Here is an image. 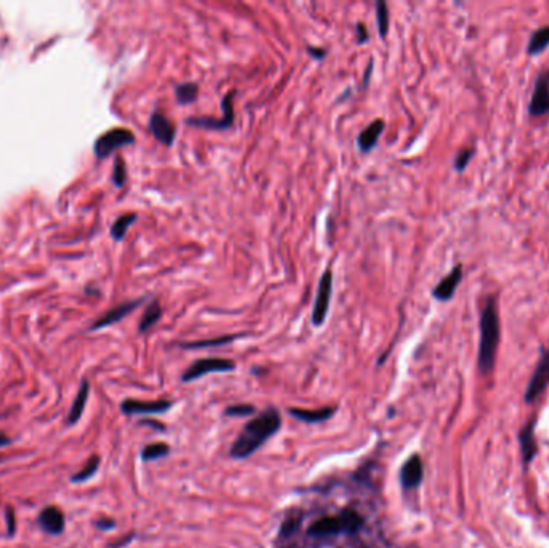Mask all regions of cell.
I'll list each match as a JSON object with an SVG mask.
<instances>
[{
    "label": "cell",
    "mask_w": 549,
    "mask_h": 548,
    "mask_svg": "<svg viewBox=\"0 0 549 548\" xmlns=\"http://www.w3.org/2000/svg\"><path fill=\"white\" fill-rule=\"evenodd\" d=\"M281 428V416L276 409H267L259 416L251 420L244 426L241 434L230 449V455L236 460L251 457L252 453L259 451L264 444L269 441L271 436L278 433Z\"/></svg>",
    "instance_id": "obj_1"
},
{
    "label": "cell",
    "mask_w": 549,
    "mask_h": 548,
    "mask_svg": "<svg viewBox=\"0 0 549 548\" xmlns=\"http://www.w3.org/2000/svg\"><path fill=\"white\" fill-rule=\"evenodd\" d=\"M500 341V322L495 299L490 298L480 317V349H478V367L483 373L491 372L495 365L496 349Z\"/></svg>",
    "instance_id": "obj_2"
},
{
    "label": "cell",
    "mask_w": 549,
    "mask_h": 548,
    "mask_svg": "<svg viewBox=\"0 0 549 548\" xmlns=\"http://www.w3.org/2000/svg\"><path fill=\"white\" fill-rule=\"evenodd\" d=\"M135 142V135L130 132L129 129L116 128L105 132L97 139L95 145H93V152L98 159H105L110 156L112 152L119 150L122 147H127Z\"/></svg>",
    "instance_id": "obj_3"
},
{
    "label": "cell",
    "mask_w": 549,
    "mask_h": 548,
    "mask_svg": "<svg viewBox=\"0 0 549 548\" xmlns=\"http://www.w3.org/2000/svg\"><path fill=\"white\" fill-rule=\"evenodd\" d=\"M234 362L228 359H219V357H210V359H199L190 365V368L186 370L185 373L182 374V381L183 383H190L195 381V379L203 378L204 374L209 373H222V372H232L234 370Z\"/></svg>",
    "instance_id": "obj_4"
},
{
    "label": "cell",
    "mask_w": 549,
    "mask_h": 548,
    "mask_svg": "<svg viewBox=\"0 0 549 548\" xmlns=\"http://www.w3.org/2000/svg\"><path fill=\"white\" fill-rule=\"evenodd\" d=\"M331 296H332V272L326 270L325 274L321 275L320 283H318L315 304H313L312 323L315 326H321L323 322L326 320L328 311H330Z\"/></svg>",
    "instance_id": "obj_5"
},
{
    "label": "cell",
    "mask_w": 549,
    "mask_h": 548,
    "mask_svg": "<svg viewBox=\"0 0 549 548\" xmlns=\"http://www.w3.org/2000/svg\"><path fill=\"white\" fill-rule=\"evenodd\" d=\"M233 97L234 92H228L227 95L223 97L222 100V108H223V118L214 119V118H190L186 119V124L188 126H196V128H204V129H228L232 128L234 123V111H233Z\"/></svg>",
    "instance_id": "obj_6"
},
{
    "label": "cell",
    "mask_w": 549,
    "mask_h": 548,
    "mask_svg": "<svg viewBox=\"0 0 549 548\" xmlns=\"http://www.w3.org/2000/svg\"><path fill=\"white\" fill-rule=\"evenodd\" d=\"M548 385H549V354L546 350H543L541 359H539V362L537 365V370H535L533 377L530 379L527 386V391H525V401L533 402L544 390H546Z\"/></svg>",
    "instance_id": "obj_7"
},
{
    "label": "cell",
    "mask_w": 549,
    "mask_h": 548,
    "mask_svg": "<svg viewBox=\"0 0 549 548\" xmlns=\"http://www.w3.org/2000/svg\"><path fill=\"white\" fill-rule=\"evenodd\" d=\"M172 407L171 401H124L121 410L125 415H154L164 414Z\"/></svg>",
    "instance_id": "obj_8"
},
{
    "label": "cell",
    "mask_w": 549,
    "mask_h": 548,
    "mask_svg": "<svg viewBox=\"0 0 549 548\" xmlns=\"http://www.w3.org/2000/svg\"><path fill=\"white\" fill-rule=\"evenodd\" d=\"M528 111L532 116H543L549 113V73H543L538 78Z\"/></svg>",
    "instance_id": "obj_9"
},
{
    "label": "cell",
    "mask_w": 549,
    "mask_h": 548,
    "mask_svg": "<svg viewBox=\"0 0 549 548\" xmlns=\"http://www.w3.org/2000/svg\"><path fill=\"white\" fill-rule=\"evenodd\" d=\"M307 534L308 537L313 538H330L339 536V534H345V531H344V524H342V519L339 514H337V516L320 518L308 527Z\"/></svg>",
    "instance_id": "obj_10"
},
{
    "label": "cell",
    "mask_w": 549,
    "mask_h": 548,
    "mask_svg": "<svg viewBox=\"0 0 549 548\" xmlns=\"http://www.w3.org/2000/svg\"><path fill=\"white\" fill-rule=\"evenodd\" d=\"M149 130H151V134L158 142L166 145V147H172L173 140H175V128H173V124L162 113L154 111L151 115V118H149Z\"/></svg>",
    "instance_id": "obj_11"
},
{
    "label": "cell",
    "mask_w": 549,
    "mask_h": 548,
    "mask_svg": "<svg viewBox=\"0 0 549 548\" xmlns=\"http://www.w3.org/2000/svg\"><path fill=\"white\" fill-rule=\"evenodd\" d=\"M37 524L44 532L58 536L64 531V514L56 507H45L37 518Z\"/></svg>",
    "instance_id": "obj_12"
},
{
    "label": "cell",
    "mask_w": 549,
    "mask_h": 548,
    "mask_svg": "<svg viewBox=\"0 0 549 548\" xmlns=\"http://www.w3.org/2000/svg\"><path fill=\"white\" fill-rule=\"evenodd\" d=\"M422 475H424V471H422V462L419 455H411L406 460L405 465L402 466L400 471V482L403 489L405 490L416 489V487L421 484Z\"/></svg>",
    "instance_id": "obj_13"
},
{
    "label": "cell",
    "mask_w": 549,
    "mask_h": 548,
    "mask_svg": "<svg viewBox=\"0 0 549 548\" xmlns=\"http://www.w3.org/2000/svg\"><path fill=\"white\" fill-rule=\"evenodd\" d=\"M143 301H145L143 298L142 299H135V301L124 302V304H121V306L111 309L110 312H106L105 315H103L101 318H98V320L93 323L90 330H100V328L110 326V325H112V323L122 320V318H124L125 315H129V313L132 312L134 309H137Z\"/></svg>",
    "instance_id": "obj_14"
},
{
    "label": "cell",
    "mask_w": 549,
    "mask_h": 548,
    "mask_svg": "<svg viewBox=\"0 0 549 548\" xmlns=\"http://www.w3.org/2000/svg\"><path fill=\"white\" fill-rule=\"evenodd\" d=\"M461 278H463V267L456 265L452 272H450L447 277L434 288L432 291L434 298L439 299V301H448V299H452L454 291H456L458 285L461 283Z\"/></svg>",
    "instance_id": "obj_15"
},
{
    "label": "cell",
    "mask_w": 549,
    "mask_h": 548,
    "mask_svg": "<svg viewBox=\"0 0 549 548\" xmlns=\"http://www.w3.org/2000/svg\"><path fill=\"white\" fill-rule=\"evenodd\" d=\"M382 130H384V121L381 119L374 121V123L369 124L365 130H361L358 140H356L360 152L361 153L371 152V150L378 145V140L381 137Z\"/></svg>",
    "instance_id": "obj_16"
},
{
    "label": "cell",
    "mask_w": 549,
    "mask_h": 548,
    "mask_svg": "<svg viewBox=\"0 0 549 548\" xmlns=\"http://www.w3.org/2000/svg\"><path fill=\"white\" fill-rule=\"evenodd\" d=\"M289 414L305 423H321L330 420L336 414V407H325L318 410H304V409H289Z\"/></svg>",
    "instance_id": "obj_17"
},
{
    "label": "cell",
    "mask_w": 549,
    "mask_h": 548,
    "mask_svg": "<svg viewBox=\"0 0 549 548\" xmlns=\"http://www.w3.org/2000/svg\"><path fill=\"white\" fill-rule=\"evenodd\" d=\"M88 391H90V385H88L87 379H84V381L81 383V386H79V391L76 394V399H74L73 405H71V410H69V414H68V420H66L68 425H76L79 418L82 416L84 410H86L87 399H88Z\"/></svg>",
    "instance_id": "obj_18"
},
{
    "label": "cell",
    "mask_w": 549,
    "mask_h": 548,
    "mask_svg": "<svg viewBox=\"0 0 549 548\" xmlns=\"http://www.w3.org/2000/svg\"><path fill=\"white\" fill-rule=\"evenodd\" d=\"M533 425L535 423L532 421V423L525 426L522 433H520V447H522V457L525 465H528V463L533 460L535 453H537V441H535Z\"/></svg>",
    "instance_id": "obj_19"
},
{
    "label": "cell",
    "mask_w": 549,
    "mask_h": 548,
    "mask_svg": "<svg viewBox=\"0 0 549 548\" xmlns=\"http://www.w3.org/2000/svg\"><path fill=\"white\" fill-rule=\"evenodd\" d=\"M161 317H162L161 302H159L158 299H154V301H151L147 306V311L143 312L142 320H140V325H138L140 333H147L149 328H153L154 325H156Z\"/></svg>",
    "instance_id": "obj_20"
},
{
    "label": "cell",
    "mask_w": 549,
    "mask_h": 548,
    "mask_svg": "<svg viewBox=\"0 0 549 548\" xmlns=\"http://www.w3.org/2000/svg\"><path fill=\"white\" fill-rule=\"evenodd\" d=\"M339 516L342 519V524H344L345 534H356L361 531V527L365 524L363 516L358 512H355V510H344Z\"/></svg>",
    "instance_id": "obj_21"
},
{
    "label": "cell",
    "mask_w": 549,
    "mask_h": 548,
    "mask_svg": "<svg viewBox=\"0 0 549 548\" xmlns=\"http://www.w3.org/2000/svg\"><path fill=\"white\" fill-rule=\"evenodd\" d=\"M135 221H137V214H125V215H121L119 219H116V222L111 226L112 240H116V241L124 240L125 233H127V228L132 226Z\"/></svg>",
    "instance_id": "obj_22"
},
{
    "label": "cell",
    "mask_w": 549,
    "mask_h": 548,
    "mask_svg": "<svg viewBox=\"0 0 549 548\" xmlns=\"http://www.w3.org/2000/svg\"><path fill=\"white\" fill-rule=\"evenodd\" d=\"M300 524H302V513L297 512V510H293L286 519L281 524L280 527V537L281 538H286V537H293L295 532L299 531Z\"/></svg>",
    "instance_id": "obj_23"
},
{
    "label": "cell",
    "mask_w": 549,
    "mask_h": 548,
    "mask_svg": "<svg viewBox=\"0 0 549 548\" xmlns=\"http://www.w3.org/2000/svg\"><path fill=\"white\" fill-rule=\"evenodd\" d=\"M199 88L195 82H183L180 86L175 87V98L178 103L186 105V103H193L198 98Z\"/></svg>",
    "instance_id": "obj_24"
},
{
    "label": "cell",
    "mask_w": 549,
    "mask_h": 548,
    "mask_svg": "<svg viewBox=\"0 0 549 548\" xmlns=\"http://www.w3.org/2000/svg\"><path fill=\"white\" fill-rule=\"evenodd\" d=\"M549 45V26H544L541 29H538L532 36V39L528 42V53L530 55H537L539 51L546 49Z\"/></svg>",
    "instance_id": "obj_25"
},
{
    "label": "cell",
    "mask_w": 549,
    "mask_h": 548,
    "mask_svg": "<svg viewBox=\"0 0 549 548\" xmlns=\"http://www.w3.org/2000/svg\"><path fill=\"white\" fill-rule=\"evenodd\" d=\"M171 452V447L164 442H154L149 444V446L142 449V460L143 462H153L158 460V458H162L169 455Z\"/></svg>",
    "instance_id": "obj_26"
},
{
    "label": "cell",
    "mask_w": 549,
    "mask_h": 548,
    "mask_svg": "<svg viewBox=\"0 0 549 548\" xmlns=\"http://www.w3.org/2000/svg\"><path fill=\"white\" fill-rule=\"evenodd\" d=\"M239 335H228V336H220V338L215 339H206V341H195V343H186L182 344V348L186 349H204V348H214V346H222L228 344L238 338Z\"/></svg>",
    "instance_id": "obj_27"
},
{
    "label": "cell",
    "mask_w": 549,
    "mask_h": 548,
    "mask_svg": "<svg viewBox=\"0 0 549 548\" xmlns=\"http://www.w3.org/2000/svg\"><path fill=\"white\" fill-rule=\"evenodd\" d=\"M98 466H100V457L93 455L90 460L86 463V466H84L81 471L76 473L74 476H71V481L73 482H86V481H88L92 476H95V473L98 471Z\"/></svg>",
    "instance_id": "obj_28"
},
{
    "label": "cell",
    "mask_w": 549,
    "mask_h": 548,
    "mask_svg": "<svg viewBox=\"0 0 549 548\" xmlns=\"http://www.w3.org/2000/svg\"><path fill=\"white\" fill-rule=\"evenodd\" d=\"M376 20H378L379 34H381V37H386L389 32V23H391V20H389L387 3L382 2V0L376 2Z\"/></svg>",
    "instance_id": "obj_29"
},
{
    "label": "cell",
    "mask_w": 549,
    "mask_h": 548,
    "mask_svg": "<svg viewBox=\"0 0 549 548\" xmlns=\"http://www.w3.org/2000/svg\"><path fill=\"white\" fill-rule=\"evenodd\" d=\"M125 179H127V171H125L124 161L117 158L114 163V171H112V182H114L116 187H122L125 184Z\"/></svg>",
    "instance_id": "obj_30"
},
{
    "label": "cell",
    "mask_w": 549,
    "mask_h": 548,
    "mask_svg": "<svg viewBox=\"0 0 549 548\" xmlns=\"http://www.w3.org/2000/svg\"><path fill=\"white\" fill-rule=\"evenodd\" d=\"M251 414H254V407L249 404L230 405L228 409L225 410V415H228V416H249Z\"/></svg>",
    "instance_id": "obj_31"
},
{
    "label": "cell",
    "mask_w": 549,
    "mask_h": 548,
    "mask_svg": "<svg viewBox=\"0 0 549 548\" xmlns=\"http://www.w3.org/2000/svg\"><path fill=\"white\" fill-rule=\"evenodd\" d=\"M472 150H464V152H461L458 154V158H456V161H454V167H456L458 171H463L464 167H466V164L469 163V159L472 158Z\"/></svg>",
    "instance_id": "obj_32"
},
{
    "label": "cell",
    "mask_w": 549,
    "mask_h": 548,
    "mask_svg": "<svg viewBox=\"0 0 549 548\" xmlns=\"http://www.w3.org/2000/svg\"><path fill=\"white\" fill-rule=\"evenodd\" d=\"M368 37H369V34H368V29H366V26L363 25V23H358V25H356V42H358V44H365L366 40H368Z\"/></svg>",
    "instance_id": "obj_33"
},
{
    "label": "cell",
    "mask_w": 549,
    "mask_h": 548,
    "mask_svg": "<svg viewBox=\"0 0 549 548\" xmlns=\"http://www.w3.org/2000/svg\"><path fill=\"white\" fill-rule=\"evenodd\" d=\"M308 55L317 60H323L326 57V50L325 49H317V47H308Z\"/></svg>",
    "instance_id": "obj_34"
},
{
    "label": "cell",
    "mask_w": 549,
    "mask_h": 548,
    "mask_svg": "<svg viewBox=\"0 0 549 548\" xmlns=\"http://www.w3.org/2000/svg\"><path fill=\"white\" fill-rule=\"evenodd\" d=\"M116 523L112 521V519H100V521H97V527L101 529V531H108V529H114Z\"/></svg>",
    "instance_id": "obj_35"
},
{
    "label": "cell",
    "mask_w": 549,
    "mask_h": 548,
    "mask_svg": "<svg viewBox=\"0 0 549 548\" xmlns=\"http://www.w3.org/2000/svg\"><path fill=\"white\" fill-rule=\"evenodd\" d=\"M7 523H8V532H10V536H13V532H15V518H13V512L10 508L7 510Z\"/></svg>",
    "instance_id": "obj_36"
},
{
    "label": "cell",
    "mask_w": 549,
    "mask_h": 548,
    "mask_svg": "<svg viewBox=\"0 0 549 548\" xmlns=\"http://www.w3.org/2000/svg\"><path fill=\"white\" fill-rule=\"evenodd\" d=\"M371 71H373V62H369L368 68H366L365 76H363V86H368V82H369V76H371Z\"/></svg>",
    "instance_id": "obj_37"
},
{
    "label": "cell",
    "mask_w": 549,
    "mask_h": 548,
    "mask_svg": "<svg viewBox=\"0 0 549 548\" xmlns=\"http://www.w3.org/2000/svg\"><path fill=\"white\" fill-rule=\"evenodd\" d=\"M12 444V439L5 436L3 433H0V447H5V446H10Z\"/></svg>",
    "instance_id": "obj_38"
},
{
    "label": "cell",
    "mask_w": 549,
    "mask_h": 548,
    "mask_svg": "<svg viewBox=\"0 0 549 548\" xmlns=\"http://www.w3.org/2000/svg\"><path fill=\"white\" fill-rule=\"evenodd\" d=\"M0 460H2V457H0Z\"/></svg>",
    "instance_id": "obj_39"
}]
</instances>
